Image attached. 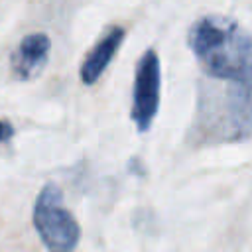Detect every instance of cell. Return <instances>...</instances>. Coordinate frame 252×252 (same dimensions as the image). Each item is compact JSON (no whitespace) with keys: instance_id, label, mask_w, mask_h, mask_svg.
I'll list each match as a JSON object with an SVG mask.
<instances>
[{"instance_id":"5","label":"cell","mask_w":252,"mask_h":252,"mask_svg":"<svg viewBox=\"0 0 252 252\" xmlns=\"http://www.w3.org/2000/svg\"><path fill=\"white\" fill-rule=\"evenodd\" d=\"M49 47H51V41L45 33H28L20 41L18 49L10 59L14 77L20 81H30L35 75H39V71L47 63Z\"/></svg>"},{"instance_id":"2","label":"cell","mask_w":252,"mask_h":252,"mask_svg":"<svg viewBox=\"0 0 252 252\" xmlns=\"http://www.w3.org/2000/svg\"><path fill=\"white\" fill-rule=\"evenodd\" d=\"M197 144H232L252 136L250 85L211 79L199 89L191 128Z\"/></svg>"},{"instance_id":"4","label":"cell","mask_w":252,"mask_h":252,"mask_svg":"<svg viewBox=\"0 0 252 252\" xmlns=\"http://www.w3.org/2000/svg\"><path fill=\"white\" fill-rule=\"evenodd\" d=\"M159 57L154 49H148L136 65L134 77V93H132V110L130 116L138 128V132H148L159 108Z\"/></svg>"},{"instance_id":"6","label":"cell","mask_w":252,"mask_h":252,"mask_svg":"<svg viewBox=\"0 0 252 252\" xmlns=\"http://www.w3.org/2000/svg\"><path fill=\"white\" fill-rule=\"evenodd\" d=\"M122 39H124V28L112 26L100 37V41L89 51V55L81 65V79L85 85H93L94 81H98V77L104 73L108 63L114 59L118 47L122 45Z\"/></svg>"},{"instance_id":"1","label":"cell","mask_w":252,"mask_h":252,"mask_svg":"<svg viewBox=\"0 0 252 252\" xmlns=\"http://www.w3.org/2000/svg\"><path fill=\"white\" fill-rule=\"evenodd\" d=\"M187 45L209 79L252 83V35L236 20L220 14L195 20Z\"/></svg>"},{"instance_id":"7","label":"cell","mask_w":252,"mask_h":252,"mask_svg":"<svg viewBox=\"0 0 252 252\" xmlns=\"http://www.w3.org/2000/svg\"><path fill=\"white\" fill-rule=\"evenodd\" d=\"M12 136H14V126L8 120H2L0 118V144L2 142H8Z\"/></svg>"},{"instance_id":"3","label":"cell","mask_w":252,"mask_h":252,"mask_svg":"<svg viewBox=\"0 0 252 252\" xmlns=\"http://www.w3.org/2000/svg\"><path fill=\"white\" fill-rule=\"evenodd\" d=\"M33 226L49 252H73L81 226L63 207V193L55 183H45L33 205Z\"/></svg>"}]
</instances>
